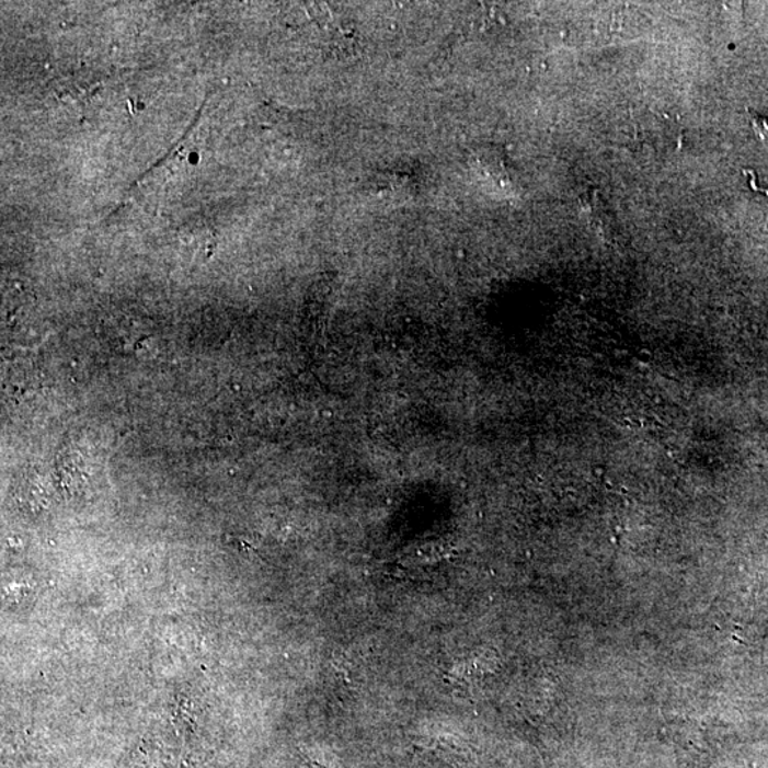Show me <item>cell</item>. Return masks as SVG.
Instances as JSON below:
<instances>
[{"label":"cell","instance_id":"1","mask_svg":"<svg viewBox=\"0 0 768 768\" xmlns=\"http://www.w3.org/2000/svg\"><path fill=\"white\" fill-rule=\"evenodd\" d=\"M753 127H755L756 135L760 137V140L768 146V118L756 116L752 114Z\"/></svg>","mask_w":768,"mask_h":768}]
</instances>
